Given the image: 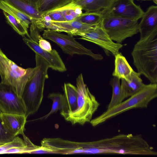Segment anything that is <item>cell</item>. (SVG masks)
Listing matches in <instances>:
<instances>
[{
	"label": "cell",
	"mask_w": 157,
	"mask_h": 157,
	"mask_svg": "<svg viewBox=\"0 0 157 157\" xmlns=\"http://www.w3.org/2000/svg\"><path fill=\"white\" fill-rule=\"evenodd\" d=\"M110 84L112 88V95L107 109H110L119 104L125 98L120 83V79L114 77L111 79Z\"/></svg>",
	"instance_id": "22"
},
{
	"label": "cell",
	"mask_w": 157,
	"mask_h": 157,
	"mask_svg": "<svg viewBox=\"0 0 157 157\" xmlns=\"http://www.w3.org/2000/svg\"><path fill=\"white\" fill-rule=\"evenodd\" d=\"M33 68H24L8 59L0 48V75L1 82L11 86L21 97L24 88L34 74Z\"/></svg>",
	"instance_id": "6"
},
{
	"label": "cell",
	"mask_w": 157,
	"mask_h": 157,
	"mask_svg": "<svg viewBox=\"0 0 157 157\" xmlns=\"http://www.w3.org/2000/svg\"><path fill=\"white\" fill-rule=\"evenodd\" d=\"M72 2V0H39L36 7L43 15L51 10L61 8Z\"/></svg>",
	"instance_id": "21"
},
{
	"label": "cell",
	"mask_w": 157,
	"mask_h": 157,
	"mask_svg": "<svg viewBox=\"0 0 157 157\" xmlns=\"http://www.w3.org/2000/svg\"><path fill=\"white\" fill-rule=\"evenodd\" d=\"M140 38H144L152 33L157 31V6H149L141 17L138 24Z\"/></svg>",
	"instance_id": "14"
},
{
	"label": "cell",
	"mask_w": 157,
	"mask_h": 157,
	"mask_svg": "<svg viewBox=\"0 0 157 157\" xmlns=\"http://www.w3.org/2000/svg\"><path fill=\"white\" fill-rule=\"evenodd\" d=\"M76 88L77 108L65 119L70 122L72 125L79 124L83 125L86 123L90 122L100 104L84 83L81 73L76 78Z\"/></svg>",
	"instance_id": "5"
},
{
	"label": "cell",
	"mask_w": 157,
	"mask_h": 157,
	"mask_svg": "<svg viewBox=\"0 0 157 157\" xmlns=\"http://www.w3.org/2000/svg\"><path fill=\"white\" fill-rule=\"evenodd\" d=\"M14 137L7 132L0 117V145L10 141Z\"/></svg>",
	"instance_id": "30"
},
{
	"label": "cell",
	"mask_w": 157,
	"mask_h": 157,
	"mask_svg": "<svg viewBox=\"0 0 157 157\" xmlns=\"http://www.w3.org/2000/svg\"><path fill=\"white\" fill-rule=\"evenodd\" d=\"M138 21L117 17L107 12L103 14L101 25L110 38L121 43L139 32Z\"/></svg>",
	"instance_id": "7"
},
{
	"label": "cell",
	"mask_w": 157,
	"mask_h": 157,
	"mask_svg": "<svg viewBox=\"0 0 157 157\" xmlns=\"http://www.w3.org/2000/svg\"><path fill=\"white\" fill-rule=\"evenodd\" d=\"M29 3L36 6L37 3L39 0H23Z\"/></svg>",
	"instance_id": "33"
},
{
	"label": "cell",
	"mask_w": 157,
	"mask_h": 157,
	"mask_svg": "<svg viewBox=\"0 0 157 157\" xmlns=\"http://www.w3.org/2000/svg\"><path fill=\"white\" fill-rule=\"evenodd\" d=\"M63 88V106L60 111V114L65 119L77 108L78 92L76 87L69 83H64Z\"/></svg>",
	"instance_id": "15"
},
{
	"label": "cell",
	"mask_w": 157,
	"mask_h": 157,
	"mask_svg": "<svg viewBox=\"0 0 157 157\" xmlns=\"http://www.w3.org/2000/svg\"><path fill=\"white\" fill-rule=\"evenodd\" d=\"M138 72L152 83L157 82V31L140 38L131 53Z\"/></svg>",
	"instance_id": "2"
},
{
	"label": "cell",
	"mask_w": 157,
	"mask_h": 157,
	"mask_svg": "<svg viewBox=\"0 0 157 157\" xmlns=\"http://www.w3.org/2000/svg\"><path fill=\"white\" fill-rule=\"evenodd\" d=\"M88 154L155 155L157 152L140 134H121L88 142Z\"/></svg>",
	"instance_id": "1"
},
{
	"label": "cell",
	"mask_w": 157,
	"mask_h": 157,
	"mask_svg": "<svg viewBox=\"0 0 157 157\" xmlns=\"http://www.w3.org/2000/svg\"><path fill=\"white\" fill-rule=\"evenodd\" d=\"M48 98L53 101L51 109L46 115L39 119H46L52 114L59 110L60 111L63 108V94L60 93H53L49 94Z\"/></svg>",
	"instance_id": "28"
},
{
	"label": "cell",
	"mask_w": 157,
	"mask_h": 157,
	"mask_svg": "<svg viewBox=\"0 0 157 157\" xmlns=\"http://www.w3.org/2000/svg\"><path fill=\"white\" fill-rule=\"evenodd\" d=\"M81 0H72V2L73 3H75V2H78Z\"/></svg>",
	"instance_id": "34"
},
{
	"label": "cell",
	"mask_w": 157,
	"mask_h": 157,
	"mask_svg": "<svg viewBox=\"0 0 157 157\" xmlns=\"http://www.w3.org/2000/svg\"><path fill=\"white\" fill-rule=\"evenodd\" d=\"M115 0H81L74 3L80 6L85 12L102 14L108 11Z\"/></svg>",
	"instance_id": "16"
},
{
	"label": "cell",
	"mask_w": 157,
	"mask_h": 157,
	"mask_svg": "<svg viewBox=\"0 0 157 157\" xmlns=\"http://www.w3.org/2000/svg\"><path fill=\"white\" fill-rule=\"evenodd\" d=\"M20 12L35 20L42 18L43 15L36 6L23 0H5Z\"/></svg>",
	"instance_id": "20"
},
{
	"label": "cell",
	"mask_w": 157,
	"mask_h": 157,
	"mask_svg": "<svg viewBox=\"0 0 157 157\" xmlns=\"http://www.w3.org/2000/svg\"><path fill=\"white\" fill-rule=\"evenodd\" d=\"M58 9L67 21L75 20L82 13L81 7L72 2Z\"/></svg>",
	"instance_id": "24"
},
{
	"label": "cell",
	"mask_w": 157,
	"mask_h": 157,
	"mask_svg": "<svg viewBox=\"0 0 157 157\" xmlns=\"http://www.w3.org/2000/svg\"><path fill=\"white\" fill-rule=\"evenodd\" d=\"M114 56L115 67L112 75L120 79L128 81L133 70L121 53L119 52Z\"/></svg>",
	"instance_id": "18"
},
{
	"label": "cell",
	"mask_w": 157,
	"mask_h": 157,
	"mask_svg": "<svg viewBox=\"0 0 157 157\" xmlns=\"http://www.w3.org/2000/svg\"><path fill=\"white\" fill-rule=\"evenodd\" d=\"M44 14L48 16L51 20L53 21L60 22L66 21L62 12L58 9L51 10Z\"/></svg>",
	"instance_id": "31"
},
{
	"label": "cell",
	"mask_w": 157,
	"mask_h": 157,
	"mask_svg": "<svg viewBox=\"0 0 157 157\" xmlns=\"http://www.w3.org/2000/svg\"><path fill=\"white\" fill-rule=\"evenodd\" d=\"M0 110L5 113L25 114V108L21 97L10 86L0 83Z\"/></svg>",
	"instance_id": "10"
},
{
	"label": "cell",
	"mask_w": 157,
	"mask_h": 157,
	"mask_svg": "<svg viewBox=\"0 0 157 157\" xmlns=\"http://www.w3.org/2000/svg\"><path fill=\"white\" fill-rule=\"evenodd\" d=\"M3 13L7 23L17 33L21 36L26 35L28 38L30 37L28 28L21 21L6 12L3 11Z\"/></svg>",
	"instance_id": "25"
},
{
	"label": "cell",
	"mask_w": 157,
	"mask_h": 157,
	"mask_svg": "<svg viewBox=\"0 0 157 157\" xmlns=\"http://www.w3.org/2000/svg\"><path fill=\"white\" fill-rule=\"evenodd\" d=\"M107 12L114 16L137 21L141 18L144 13L134 0H115Z\"/></svg>",
	"instance_id": "11"
},
{
	"label": "cell",
	"mask_w": 157,
	"mask_h": 157,
	"mask_svg": "<svg viewBox=\"0 0 157 157\" xmlns=\"http://www.w3.org/2000/svg\"><path fill=\"white\" fill-rule=\"evenodd\" d=\"M43 37L50 40L57 44L65 53L71 56L77 54L86 55L95 60H101L103 56L99 54H95L77 41L73 36L60 33L49 29H45L42 34Z\"/></svg>",
	"instance_id": "8"
},
{
	"label": "cell",
	"mask_w": 157,
	"mask_h": 157,
	"mask_svg": "<svg viewBox=\"0 0 157 157\" xmlns=\"http://www.w3.org/2000/svg\"><path fill=\"white\" fill-rule=\"evenodd\" d=\"M0 9L19 19L28 28L33 19L23 13L5 0H0Z\"/></svg>",
	"instance_id": "23"
},
{
	"label": "cell",
	"mask_w": 157,
	"mask_h": 157,
	"mask_svg": "<svg viewBox=\"0 0 157 157\" xmlns=\"http://www.w3.org/2000/svg\"><path fill=\"white\" fill-rule=\"evenodd\" d=\"M26 145V143L24 140L18 136H15L10 141L0 145V154H3L4 152L12 148Z\"/></svg>",
	"instance_id": "29"
},
{
	"label": "cell",
	"mask_w": 157,
	"mask_h": 157,
	"mask_svg": "<svg viewBox=\"0 0 157 157\" xmlns=\"http://www.w3.org/2000/svg\"><path fill=\"white\" fill-rule=\"evenodd\" d=\"M0 117L7 132L13 137L24 133L27 118L25 114L1 113Z\"/></svg>",
	"instance_id": "13"
},
{
	"label": "cell",
	"mask_w": 157,
	"mask_h": 157,
	"mask_svg": "<svg viewBox=\"0 0 157 157\" xmlns=\"http://www.w3.org/2000/svg\"><path fill=\"white\" fill-rule=\"evenodd\" d=\"M23 40L35 54L40 56L46 60L49 65V68L60 72L66 70L65 64L56 50L53 49L50 51L44 50L39 46L37 41L25 36Z\"/></svg>",
	"instance_id": "12"
},
{
	"label": "cell",
	"mask_w": 157,
	"mask_h": 157,
	"mask_svg": "<svg viewBox=\"0 0 157 157\" xmlns=\"http://www.w3.org/2000/svg\"><path fill=\"white\" fill-rule=\"evenodd\" d=\"M52 21L59 27V32H65L72 36L77 32L92 30L97 25H88L75 20L60 22Z\"/></svg>",
	"instance_id": "19"
},
{
	"label": "cell",
	"mask_w": 157,
	"mask_h": 157,
	"mask_svg": "<svg viewBox=\"0 0 157 157\" xmlns=\"http://www.w3.org/2000/svg\"><path fill=\"white\" fill-rule=\"evenodd\" d=\"M23 140L26 144L25 146L13 148L4 152L3 154L24 153L32 154L33 151L39 148L40 146L36 145L33 144L29 139L23 133L22 134Z\"/></svg>",
	"instance_id": "27"
},
{
	"label": "cell",
	"mask_w": 157,
	"mask_h": 157,
	"mask_svg": "<svg viewBox=\"0 0 157 157\" xmlns=\"http://www.w3.org/2000/svg\"><path fill=\"white\" fill-rule=\"evenodd\" d=\"M101 23L92 30L77 32L73 36H80L79 39L94 43L115 56L119 52L123 45L113 41L102 27Z\"/></svg>",
	"instance_id": "9"
},
{
	"label": "cell",
	"mask_w": 157,
	"mask_h": 157,
	"mask_svg": "<svg viewBox=\"0 0 157 157\" xmlns=\"http://www.w3.org/2000/svg\"><path fill=\"white\" fill-rule=\"evenodd\" d=\"M141 75L133 70L128 81L121 79V86L125 98L138 92L145 85L140 78Z\"/></svg>",
	"instance_id": "17"
},
{
	"label": "cell",
	"mask_w": 157,
	"mask_h": 157,
	"mask_svg": "<svg viewBox=\"0 0 157 157\" xmlns=\"http://www.w3.org/2000/svg\"><path fill=\"white\" fill-rule=\"evenodd\" d=\"M1 113V110H0V113Z\"/></svg>",
	"instance_id": "37"
},
{
	"label": "cell",
	"mask_w": 157,
	"mask_h": 157,
	"mask_svg": "<svg viewBox=\"0 0 157 157\" xmlns=\"http://www.w3.org/2000/svg\"><path fill=\"white\" fill-rule=\"evenodd\" d=\"M38 43L39 46L44 50L48 51L52 50L50 43L42 37L40 34L38 37Z\"/></svg>",
	"instance_id": "32"
},
{
	"label": "cell",
	"mask_w": 157,
	"mask_h": 157,
	"mask_svg": "<svg viewBox=\"0 0 157 157\" xmlns=\"http://www.w3.org/2000/svg\"><path fill=\"white\" fill-rule=\"evenodd\" d=\"M35 60V72L26 83L21 97L25 107V115L27 118L39 109L43 98L45 82L48 77V71L49 66L48 62L36 54Z\"/></svg>",
	"instance_id": "3"
},
{
	"label": "cell",
	"mask_w": 157,
	"mask_h": 157,
	"mask_svg": "<svg viewBox=\"0 0 157 157\" xmlns=\"http://www.w3.org/2000/svg\"><path fill=\"white\" fill-rule=\"evenodd\" d=\"M153 1V2L156 4H157V0H151Z\"/></svg>",
	"instance_id": "35"
},
{
	"label": "cell",
	"mask_w": 157,
	"mask_h": 157,
	"mask_svg": "<svg viewBox=\"0 0 157 157\" xmlns=\"http://www.w3.org/2000/svg\"><path fill=\"white\" fill-rule=\"evenodd\" d=\"M103 14L94 12L82 13L75 20L91 25H97L102 22Z\"/></svg>",
	"instance_id": "26"
},
{
	"label": "cell",
	"mask_w": 157,
	"mask_h": 157,
	"mask_svg": "<svg viewBox=\"0 0 157 157\" xmlns=\"http://www.w3.org/2000/svg\"><path fill=\"white\" fill-rule=\"evenodd\" d=\"M157 97V83L145 84L138 92L117 105L107 110L90 122L94 127L129 109L146 108L150 102Z\"/></svg>",
	"instance_id": "4"
},
{
	"label": "cell",
	"mask_w": 157,
	"mask_h": 157,
	"mask_svg": "<svg viewBox=\"0 0 157 157\" xmlns=\"http://www.w3.org/2000/svg\"><path fill=\"white\" fill-rule=\"evenodd\" d=\"M137 1H150L151 0H136Z\"/></svg>",
	"instance_id": "36"
}]
</instances>
